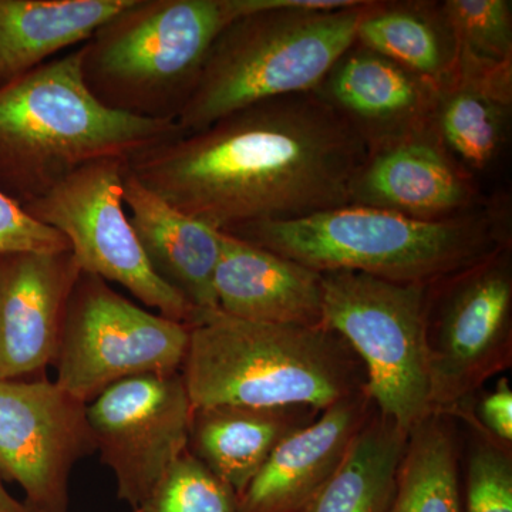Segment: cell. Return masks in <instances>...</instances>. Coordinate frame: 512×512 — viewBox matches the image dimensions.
Segmentation results:
<instances>
[{
    "instance_id": "cell-17",
    "label": "cell",
    "mask_w": 512,
    "mask_h": 512,
    "mask_svg": "<svg viewBox=\"0 0 512 512\" xmlns=\"http://www.w3.org/2000/svg\"><path fill=\"white\" fill-rule=\"evenodd\" d=\"M214 289L220 311L234 318L322 325V274L224 232Z\"/></svg>"
},
{
    "instance_id": "cell-27",
    "label": "cell",
    "mask_w": 512,
    "mask_h": 512,
    "mask_svg": "<svg viewBox=\"0 0 512 512\" xmlns=\"http://www.w3.org/2000/svg\"><path fill=\"white\" fill-rule=\"evenodd\" d=\"M134 512H242L231 485L185 450Z\"/></svg>"
},
{
    "instance_id": "cell-5",
    "label": "cell",
    "mask_w": 512,
    "mask_h": 512,
    "mask_svg": "<svg viewBox=\"0 0 512 512\" xmlns=\"http://www.w3.org/2000/svg\"><path fill=\"white\" fill-rule=\"evenodd\" d=\"M248 0H131L80 47L87 89L104 106L177 121L215 39Z\"/></svg>"
},
{
    "instance_id": "cell-26",
    "label": "cell",
    "mask_w": 512,
    "mask_h": 512,
    "mask_svg": "<svg viewBox=\"0 0 512 512\" xmlns=\"http://www.w3.org/2000/svg\"><path fill=\"white\" fill-rule=\"evenodd\" d=\"M448 416L466 427L460 451L461 512H512V448L497 443L481 429L470 400Z\"/></svg>"
},
{
    "instance_id": "cell-20",
    "label": "cell",
    "mask_w": 512,
    "mask_h": 512,
    "mask_svg": "<svg viewBox=\"0 0 512 512\" xmlns=\"http://www.w3.org/2000/svg\"><path fill=\"white\" fill-rule=\"evenodd\" d=\"M131 0H0V86L86 43Z\"/></svg>"
},
{
    "instance_id": "cell-15",
    "label": "cell",
    "mask_w": 512,
    "mask_h": 512,
    "mask_svg": "<svg viewBox=\"0 0 512 512\" xmlns=\"http://www.w3.org/2000/svg\"><path fill=\"white\" fill-rule=\"evenodd\" d=\"M436 89L402 64L355 42L313 93L373 150L430 123Z\"/></svg>"
},
{
    "instance_id": "cell-14",
    "label": "cell",
    "mask_w": 512,
    "mask_h": 512,
    "mask_svg": "<svg viewBox=\"0 0 512 512\" xmlns=\"http://www.w3.org/2000/svg\"><path fill=\"white\" fill-rule=\"evenodd\" d=\"M476 202L473 177L450 157L430 123L369 150L350 194V205L421 221L467 214Z\"/></svg>"
},
{
    "instance_id": "cell-10",
    "label": "cell",
    "mask_w": 512,
    "mask_h": 512,
    "mask_svg": "<svg viewBox=\"0 0 512 512\" xmlns=\"http://www.w3.org/2000/svg\"><path fill=\"white\" fill-rule=\"evenodd\" d=\"M124 164L86 165L23 210L69 241L80 271L119 284L148 308L190 326L200 311L154 274L128 221Z\"/></svg>"
},
{
    "instance_id": "cell-23",
    "label": "cell",
    "mask_w": 512,
    "mask_h": 512,
    "mask_svg": "<svg viewBox=\"0 0 512 512\" xmlns=\"http://www.w3.org/2000/svg\"><path fill=\"white\" fill-rule=\"evenodd\" d=\"M409 433L373 410L325 487L302 512H389Z\"/></svg>"
},
{
    "instance_id": "cell-21",
    "label": "cell",
    "mask_w": 512,
    "mask_h": 512,
    "mask_svg": "<svg viewBox=\"0 0 512 512\" xmlns=\"http://www.w3.org/2000/svg\"><path fill=\"white\" fill-rule=\"evenodd\" d=\"M356 42L434 86L453 77L457 45L441 2H370Z\"/></svg>"
},
{
    "instance_id": "cell-2",
    "label": "cell",
    "mask_w": 512,
    "mask_h": 512,
    "mask_svg": "<svg viewBox=\"0 0 512 512\" xmlns=\"http://www.w3.org/2000/svg\"><path fill=\"white\" fill-rule=\"evenodd\" d=\"M180 136L174 121L101 104L77 49L0 86V191L26 207L86 165L128 161Z\"/></svg>"
},
{
    "instance_id": "cell-29",
    "label": "cell",
    "mask_w": 512,
    "mask_h": 512,
    "mask_svg": "<svg viewBox=\"0 0 512 512\" xmlns=\"http://www.w3.org/2000/svg\"><path fill=\"white\" fill-rule=\"evenodd\" d=\"M484 390V389H483ZM478 392L470 399L481 429L505 447L512 448V390L507 377L498 379L491 392Z\"/></svg>"
},
{
    "instance_id": "cell-9",
    "label": "cell",
    "mask_w": 512,
    "mask_h": 512,
    "mask_svg": "<svg viewBox=\"0 0 512 512\" xmlns=\"http://www.w3.org/2000/svg\"><path fill=\"white\" fill-rule=\"evenodd\" d=\"M188 340L190 326L148 312L109 282L82 272L53 363L56 383L89 404L128 377L180 372Z\"/></svg>"
},
{
    "instance_id": "cell-13",
    "label": "cell",
    "mask_w": 512,
    "mask_h": 512,
    "mask_svg": "<svg viewBox=\"0 0 512 512\" xmlns=\"http://www.w3.org/2000/svg\"><path fill=\"white\" fill-rule=\"evenodd\" d=\"M80 271L72 252L0 255V380L53 365Z\"/></svg>"
},
{
    "instance_id": "cell-12",
    "label": "cell",
    "mask_w": 512,
    "mask_h": 512,
    "mask_svg": "<svg viewBox=\"0 0 512 512\" xmlns=\"http://www.w3.org/2000/svg\"><path fill=\"white\" fill-rule=\"evenodd\" d=\"M96 451L87 404L42 377L0 380V478L36 512H67L69 480Z\"/></svg>"
},
{
    "instance_id": "cell-4",
    "label": "cell",
    "mask_w": 512,
    "mask_h": 512,
    "mask_svg": "<svg viewBox=\"0 0 512 512\" xmlns=\"http://www.w3.org/2000/svg\"><path fill=\"white\" fill-rule=\"evenodd\" d=\"M319 274L350 271L397 284L430 285L507 245L484 212L421 221L346 205L308 217L241 225L224 232Z\"/></svg>"
},
{
    "instance_id": "cell-16",
    "label": "cell",
    "mask_w": 512,
    "mask_h": 512,
    "mask_svg": "<svg viewBox=\"0 0 512 512\" xmlns=\"http://www.w3.org/2000/svg\"><path fill=\"white\" fill-rule=\"evenodd\" d=\"M376 404L367 390L286 437L242 493V512H302L335 474Z\"/></svg>"
},
{
    "instance_id": "cell-1",
    "label": "cell",
    "mask_w": 512,
    "mask_h": 512,
    "mask_svg": "<svg viewBox=\"0 0 512 512\" xmlns=\"http://www.w3.org/2000/svg\"><path fill=\"white\" fill-rule=\"evenodd\" d=\"M369 148L315 93L251 104L126 161L175 210L220 232L350 205Z\"/></svg>"
},
{
    "instance_id": "cell-6",
    "label": "cell",
    "mask_w": 512,
    "mask_h": 512,
    "mask_svg": "<svg viewBox=\"0 0 512 512\" xmlns=\"http://www.w3.org/2000/svg\"><path fill=\"white\" fill-rule=\"evenodd\" d=\"M369 3L338 10H259L229 23L175 121L181 136L259 101L315 92L356 42Z\"/></svg>"
},
{
    "instance_id": "cell-18",
    "label": "cell",
    "mask_w": 512,
    "mask_h": 512,
    "mask_svg": "<svg viewBox=\"0 0 512 512\" xmlns=\"http://www.w3.org/2000/svg\"><path fill=\"white\" fill-rule=\"evenodd\" d=\"M123 202L154 274L198 311L220 309L214 276L221 255V232L175 210L126 167Z\"/></svg>"
},
{
    "instance_id": "cell-8",
    "label": "cell",
    "mask_w": 512,
    "mask_h": 512,
    "mask_svg": "<svg viewBox=\"0 0 512 512\" xmlns=\"http://www.w3.org/2000/svg\"><path fill=\"white\" fill-rule=\"evenodd\" d=\"M424 345L431 414H450L512 366L508 245L427 286Z\"/></svg>"
},
{
    "instance_id": "cell-7",
    "label": "cell",
    "mask_w": 512,
    "mask_h": 512,
    "mask_svg": "<svg viewBox=\"0 0 512 512\" xmlns=\"http://www.w3.org/2000/svg\"><path fill=\"white\" fill-rule=\"evenodd\" d=\"M427 286L360 272L322 274V325L355 350L377 410L406 433L431 414L424 345Z\"/></svg>"
},
{
    "instance_id": "cell-3",
    "label": "cell",
    "mask_w": 512,
    "mask_h": 512,
    "mask_svg": "<svg viewBox=\"0 0 512 512\" xmlns=\"http://www.w3.org/2000/svg\"><path fill=\"white\" fill-rule=\"evenodd\" d=\"M192 407L311 406L320 412L367 390L360 357L323 325L252 322L200 311L181 366Z\"/></svg>"
},
{
    "instance_id": "cell-22",
    "label": "cell",
    "mask_w": 512,
    "mask_h": 512,
    "mask_svg": "<svg viewBox=\"0 0 512 512\" xmlns=\"http://www.w3.org/2000/svg\"><path fill=\"white\" fill-rule=\"evenodd\" d=\"M510 119L511 93L453 77L437 86L430 124L450 157L474 177L503 156Z\"/></svg>"
},
{
    "instance_id": "cell-28",
    "label": "cell",
    "mask_w": 512,
    "mask_h": 512,
    "mask_svg": "<svg viewBox=\"0 0 512 512\" xmlns=\"http://www.w3.org/2000/svg\"><path fill=\"white\" fill-rule=\"evenodd\" d=\"M70 251V244L55 228L28 214L18 202L0 191V255Z\"/></svg>"
},
{
    "instance_id": "cell-24",
    "label": "cell",
    "mask_w": 512,
    "mask_h": 512,
    "mask_svg": "<svg viewBox=\"0 0 512 512\" xmlns=\"http://www.w3.org/2000/svg\"><path fill=\"white\" fill-rule=\"evenodd\" d=\"M461 437L448 414H430L409 433L389 512H461Z\"/></svg>"
},
{
    "instance_id": "cell-30",
    "label": "cell",
    "mask_w": 512,
    "mask_h": 512,
    "mask_svg": "<svg viewBox=\"0 0 512 512\" xmlns=\"http://www.w3.org/2000/svg\"><path fill=\"white\" fill-rule=\"evenodd\" d=\"M0 512H36L25 501L16 500L0 480Z\"/></svg>"
},
{
    "instance_id": "cell-11",
    "label": "cell",
    "mask_w": 512,
    "mask_h": 512,
    "mask_svg": "<svg viewBox=\"0 0 512 512\" xmlns=\"http://www.w3.org/2000/svg\"><path fill=\"white\" fill-rule=\"evenodd\" d=\"M191 414L181 372L128 377L87 404L96 451L133 512L187 450Z\"/></svg>"
},
{
    "instance_id": "cell-19",
    "label": "cell",
    "mask_w": 512,
    "mask_h": 512,
    "mask_svg": "<svg viewBox=\"0 0 512 512\" xmlns=\"http://www.w3.org/2000/svg\"><path fill=\"white\" fill-rule=\"evenodd\" d=\"M320 413L311 406L192 407L188 450L241 497L275 448Z\"/></svg>"
},
{
    "instance_id": "cell-25",
    "label": "cell",
    "mask_w": 512,
    "mask_h": 512,
    "mask_svg": "<svg viewBox=\"0 0 512 512\" xmlns=\"http://www.w3.org/2000/svg\"><path fill=\"white\" fill-rule=\"evenodd\" d=\"M457 45L453 76H512L510 0L441 2Z\"/></svg>"
}]
</instances>
